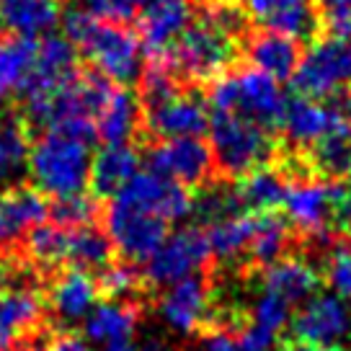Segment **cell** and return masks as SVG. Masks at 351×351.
<instances>
[{
	"mask_svg": "<svg viewBox=\"0 0 351 351\" xmlns=\"http://www.w3.org/2000/svg\"><path fill=\"white\" fill-rule=\"evenodd\" d=\"M49 217V202L42 191L26 186H13L0 194V251H8L26 235L44 225Z\"/></svg>",
	"mask_w": 351,
	"mask_h": 351,
	"instance_id": "2e32d148",
	"label": "cell"
},
{
	"mask_svg": "<svg viewBox=\"0 0 351 351\" xmlns=\"http://www.w3.org/2000/svg\"><path fill=\"white\" fill-rule=\"evenodd\" d=\"M111 199L124 204V207L155 215L165 222H178V219L189 217L191 204H194V197L189 194L186 186H181V184H176V181L155 173V171L137 173L117 197Z\"/></svg>",
	"mask_w": 351,
	"mask_h": 351,
	"instance_id": "9c48e42d",
	"label": "cell"
},
{
	"mask_svg": "<svg viewBox=\"0 0 351 351\" xmlns=\"http://www.w3.org/2000/svg\"><path fill=\"white\" fill-rule=\"evenodd\" d=\"M111 248L114 243L106 232L96 230L93 225L88 228H70V248H67V263L80 271L106 269L111 263Z\"/></svg>",
	"mask_w": 351,
	"mask_h": 351,
	"instance_id": "d6a6232c",
	"label": "cell"
},
{
	"mask_svg": "<svg viewBox=\"0 0 351 351\" xmlns=\"http://www.w3.org/2000/svg\"><path fill=\"white\" fill-rule=\"evenodd\" d=\"M96 215H99V204L96 199L86 194L55 199V204H49V217L62 228H88L93 225Z\"/></svg>",
	"mask_w": 351,
	"mask_h": 351,
	"instance_id": "f35d334b",
	"label": "cell"
},
{
	"mask_svg": "<svg viewBox=\"0 0 351 351\" xmlns=\"http://www.w3.org/2000/svg\"><path fill=\"white\" fill-rule=\"evenodd\" d=\"M140 351H176V349L173 346H168V343H163V341H147Z\"/></svg>",
	"mask_w": 351,
	"mask_h": 351,
	"instance_id": "c3c4849f",
	"label": "cell"
},
{
	"mask_svg": "<svg viewBox=\"0 0 351 351\" xmlns=\"http://www.w3.org/2000/svg\"><path fill=\"white\" fill-rule=\"evenodd\" d=\"M140 165V155L127 143L106 145L93 155L90 163V186L96 197H117L121 189L130 184Z\"/></svg>",
	"mask_w": 351,
	"mask_h": 351,
	"instance_id": "603a6c76",
	"label": "cell"
},
{
	"mask_svg": "<svg viewBox=\"0 0 351 351\" xmlns=\"http://www.w3.org/2000/svg\"><path fill=\"white\" fill-rule=\"evenodd\" d=\"M77 3L90 16L111 23L130 21L140 13V5H143V0H77Z\"/></svg>",
	"mask_w": 351,
	"mask_h": 351,
	"instance_id": "60d3db41",
	"label": "cell"
},
{
	"mask_svg": "<svg viewBox=\"0 0 351 351\" xmlns=\"http://www.w3.org/2000/svg\"><path fill=\"white\" fill-rule=\"evenodd\" d=\"M326 8V13H339V11H351V0H318Z\"/></svg>",
	"mask_w": 351,
	"mask_h": 351,
	"instance_id": "7dc6e473",
	"label": "cell"
},
{
	"mask_svg": "<svg viewBox=\"0 0 351 351\" xmlns=\"http://www.w3.org/2000/svg\"><path fill=\"white\" fill-rule=\"evenodd\" d=\"M145 127L160 143L202 137L209 130V114L204 101L194 99V96H173L160 106L147 109Z\"/></svg>",
	"mask_w": 351,
	"mask_h": 351,
	"instance_id": "e0dca14e",
	"label": "cell"
},
{
	"mask_svg": "<svg viewBox=\"0 0 351 351\" xmlns=\"http://www.w3.org/2000/svg\"><path fill=\"white\" fill-rule=\"evenodd\" d=\"M32 127L19 111L0 114V184H19L21 176L29 173L32 158Z\"/></svg>",
	"mask_w": 351,
	"mask_h": 351,
	"instance_id": "44dd1931",
	"label": "cell"
},
{
	"mask_svg": "<svg viewBox=\"0 0 351 351\" xmlns=\"http://www.w3.org/2000/svg\"><path fill=\"white\" fill-rule=\"evenodd\" d=\"M99 297V282L88 271L70 269L49 289V307L62 323H77L90 315Z\"/></svg>",
	"mask_w": 351,
	"mask_h": 351,
	"instance_id": "7402d4cb",
	"label": "cell"
},
{
	"mask_svg": "<svg viewBox=\"0 0 351 351\" xmlns=\"http://www.w3.org/2000/svg\"><path fill=\"white\" fill-rule=\"evenodd\" d=\"M207 235L209 245H212V256H217L222 261H232L243 253H248V248H251L253 235H256V215L238 212V215L212 225Z\"/></svg>",
	"mask_w": 351,
	"mask_h": 351,
	"instance_id": "4dcf8cb0",
	"label": "cell"
},
{
	"mask_svg": "<svg viewBox=\"0 0 351 351\" xmlns=\"http://www.w3.org/2000/svg\"><path fill=\"white\" fill-rule=\"evenodd\" d=\"M160 318L176 333L191 336L209 326L212 320V292L204 276H191L178 285L168 287L160 297Z\"/></svg>",
	"mask_w": 351,
	"mask_h": 351,
	"instance_id": "4fadbf2b",
	"label": "cell"
},
{
	"mask_svg": "<svg viewBox=\"0 0 351 351\" xmlns=\"http://www.w3.org/2000/svg\"><path fill=\"white\" fill-rule=\"evenodd\" d=\"M140 323V310L130 302H101L90 310L86 318V339L93 343L114 346V343H130L132 333Z\"/></svg>",
	"mask_w": 351,
	"mask_h": 351,
	"instance_id": "4316f807",
	"label": "cell"
},
{
	"mask_svg": "<svg viewBox=\"0 0 351 351\" xmlns=\"http://www.w3.org/2000/svg\"><path fill=\"white\" fill-rule=\"evenodd\" d=\"M333 124L336 117L328 104H320V99H307V96H297L289 101L282 121L287 140L297 147H313L320 137L328 134Z\"/></svg>",
	"mask_w": 351,
	"mask_h": 351,
	"instance_id": "cb8c5ba5",
	"label": "cell"
},
{
	"mask_svg": "<svg viewBox=\"0 0 351 351\" xmlns=\"http://www.w3.org/2000/svg\"><path fill=\"white\" fill-rule=\"evenodd\" d=\"M140 124V101L132 96L127 88H114L109 104L104 106L96 132L106 145L127 143Z\"/></svg>",
	"mask_w": 351,
	"mask_h": 351,
	"instance_id": "f546056e",
	"label": "cell"
},
{
	"mask_svg": "<svg viewBox=\"0 0 351 351\" xmlns=\"http://www.w3.org/2000/svg\"><path fill=\"white\" fill-rule=\"evenodd\" d=\"M106 230L114 248L130 263H143L168 238V222L140 209L124 207L111 199L106 209Z\"/></svg>",
	"mask_w": 351,
	"mask_h": 351,
	"instance_id": "ba28073f",
	"label": "cell"
},
{
	"mask_svg": "<svg viewBox=\"0 0 351 351\" xmlns=\"http://www.w3.org/2000/svg\"><path fill=\"white\" fill-rule=\"evenodd\" d=\"M320 274L315 266H310L305 258H282L263 269V289L285 297L289 305L307 302L318 295Z\"/></svg>",
	"mask_w": 351,
	"mask_h": 351,
	"instance_id": "484cf974",
	"label": "cell"
},
{
	"mask_svg": "<svg viewBox=\"0 0 351 351\" xmlns=\"http://www.w3.org/2000/svg\"><path fill=\"white\" fill-rule=\"evenodd\" d=\"M26 253L32 256V261L42 263V266H60L67 263V248H70V228L62 225H39L26 235Z\"/></svg>",
	"mask_w": 351,
	"mask_h": 351,
	"instance_id": "e575fe53",
	"label": "cell"
},
{
	"mask_svg": "<svg viewBox=\"0 0 351 351\" xmlns=\"http://www.w3.org/2000/svg\"><path fill=\"white\" fill-rule=\"evenodd\" d=\"M287 184L289 181L282 171L263 165L258 171L243 176L235 186V197H238L241 209L251 212V215H266L285 204Z\"/></svg>",
	"mask_w": 351,
	"mask_h": 351,
	"instance_id": "83f0119b",
	"label": "cell"
},
{
	"mask_svg": "<svg viewBox=\"0 0 351 351\" xmlns=\"http://www.w3.org/2000/svg\"><path fill=\"white\" fill-rule=\"evenodd\" d=\"M285 351H346L343 346H320V343H302V341H295L285 346Z\"/></svg>",
	"mask_w": 351,
	"mask_h": 351,
	"instance_id": "bcb514c9",
	"label": "cell"
},
{
	"mask_svg": "<svg viewBox=\"0 0 351 351\" xmlns=\"http://www.w3.org/2000/svg\"><path fill=\"white\" fill-rule=\"evenodd\" d=\"M39 351H90L88 339L75 336V333H60L55 339H44Z\"/></svg>",
	"mask_w": 351,
	"mask_h": 351,
	"instance_id": "7bdbcfd3",
	"label": "cell"
},
{
	"mask_svg": "<svg viewBox=\"0 0 351 351\" xmlns=\"http://www.w3.org/2000/svg\"><path fill=\"white\" fill-rule=\"evenodd\" d=\"M245 57L256 70H261L274 80L295 77L300 67V44L297 39L279 32H261L245 44Z\"/></svg>",
	"mask_w": 351,
	"mask_h": 351,
	"instance_id": "ffe728a7",
	"label": "cell"
},
{
	"mask_svg": "<svg viewBox=\"0 0 351 351\" xmlns=\"http://www.w3.org/2000/svg\"><path fill=\"white\" fill-rule=\"evenodd\" d=\"M287 245H289V225L282 217H276L274 212L256 215V235L248 253L253 263H258L263 269H269L271 263L282 261Z\"/></svg>",
	"mask_w": 351,
	"mask_h": 351,
	"instance_id": "836d02e7",
	"label": "cell"
},
{
	"mask_svg": "<svg viewBox=\"0 0 351 351\" xmlns=\"http://www.w3.org/2000/svg\"><path fill=\"white\" fill-rule=\"evenodd\" d=\"M209 134H212L209 147L215 155V165L219 168V173L232 178H243L258 171L274 155V140L269 137V130L243 119L238 114L215 111L209 121Z\"/></svg>",
	"mask_w": 351,
	"mask_h": 351,
	"instance_id": "277c9868",
	"label": "cell"
},
{
	"mask_svg": "<svg viewBox=\"0 0 351 351\" xmlns=\"http://www.w3.org/2000/svg\"><path fill=\"white\" fill-rule=\"evenodd\" d=\"M39 44L23 36L0 39V99L21 93L36 62Z\"/></svg>",
	"mask_w": 351,
	"mask_h": 351,
	"instance_id": "f1b7e54d",
	"label": "cell"
},
{
	"mask_svg": "<svg viewBox=\"0 0 351 351\" xmlns=\"http://www.w3.org/2000/svg\"><path fill=\"white\" fill-rule=\"evenodd\" d=\"M292 86L307 99H328L333 93L351 90V39H318L300 60Z\"/></svg>",
	"mask_w": 351,
	"mask_h": 351,
	"instance_id": "8992f818",
	"label": "cell"
},
{
	"mask_svg": "<svg viewBox=\"0 0 351 351\" xmlns=\"http://www.w3.org/2000/svg\"><path fill=\"white\" fill-rule=\"evenodd\" d=\"M191 0H143L140 5V34L150 55H163L176 39L191 26Z\"/></svg>",
	"mask_w": 351,
	"mask_h": 351,
	"instance_id": "9a60e30c",
	"label": "cell"
},
{
	"mask_svg": "<svg viewBox=\"0 0 351 351\" xmlns=\"http://www.w3.org/2000/svg\"><path fill=\"white\" fill-rule=\"evenodd\" d=\"M60 21V0H0V26L13 36L36 39Z\"/></svg>",
	"mask_w": 351,
	"mask_h": 351,
	"instance_id": "d4e9b609",
	"label": "cell"
},
{
	"mask_svg": "<svg viewBox=\"0 0 351 351\" xmlns=\"http://www.w3.org/2000/svg\"><path fill=\"white\" fill-rule=\"evenodd\" d=\"M150 165L155 173L171 178L181 186H202L207 184L215 155L204 140L199 137H184V140H165L150 150Z\"/></svg>",
	"mask_w": 351,
	"mask_h": 351,
	"instance_id": "8fae6325",
	"label": "cell"
},
{
	"mask_svg": "<svg viewBox=\"0 0 351 351\" xmlns=\"http://www.w3.org/2000/svg\"><path fill=\"white\" fill-rule=\"evenodd\" d=\"M292 336L302 343L339 346L351 336V305L336 292L310 297L292 318Z\"/></svg>",
	"mask_w": 351,
	"mask_h": 351,
	"instance_id": "30bf717a",
	"label": "cell"
},
{
	"mask_svg": "<svg viewBox=\"0 0 351 351\" xmlns=\"http://www.w3.org/2000/svg\"><path fill=\"white\" fill-rule=\"evenodd\" d=\"M235 42L238 39H232L204 16L176 39L171 47V60L178 75L186 80H215L235 60Z\"/></svg>",
	"mask_w": 351,
	"mask_h": 351,
	"instance_id": "5b68a950",
	"label": "cell"
},
{
	"mask_svg": "<svg viewBox=\"0 0 351 351\" xmlns=\"http://www.w3.org/2000/svg\"><path fill=\"white\" fill-rule=\"evenodd\" d=\"M326 279L336 295L351 300V245H341L330 253L328 266H326Z\"/></svg>",
	"mask_w": 351,
	"mask_h": 351,
	"instance_id": "b9f144b4",
	"label": "cell"
},
{
	"mask_svg": "<svg viewBox=\"0 0 351 351\" xmlns=\"http://www.w3.org/2000/svg\"><path fill=\"white\" fill-rule=\"evenodd\" d=\"M276 336L258 330L248 326V328H212L204 339V351H274Z\"/></svg>",
	"mask_w": 351,
	"mask_h": 351,
	"instance_id": "d590c367",
	"label": "cell"
},
{
	"mask_svg": "<svg viewBox=\"0 0 351 351\" xmlns=\"http://www.w3.org/2000/svg\"><path fill=\"white\" fill-rule=\"evenodd\" d=\"M77 47L70 39L62 36H47L39 44L36 52V62L26 86H23V96L29 99H44L52 96L62 86H67L73 77L77 75Z\"/></svg>",
	"mask_w": 351,
	"mask_h": 351,
	"instance_id": "5bb4252c",
	"label": "cell"
},
{
	"mask_svg": "<svg viewBox=\"0 0 351 351\" xmlns=\"http://www.w3.org/2000/svg\"><path fill=\"white\" fill-rule=\"evenodd\" d=\"M339 186H330L328 181L318 178H295L287 184L285 204L289 222L310 235H323L328 228V219L336 209Z\"/></svg>",
	"mask_w": 351,
	"mask_h": 351,
	"instance_id": "7c38bea8",
	"label": "cell"
},
{
	"mask_svg": "<svg viewBox=\"0 0 351 351\" xmlns=\"http://www.w3.org/2000/svg\"><path fill=\"white\" fill-rule=\"evenodd\" d=\"M248 13L269 32L287 34L297 42L315 39L323 26L310 0H248Z\"/></svg>",
	"mask_w": 351,
	"mask_h": 351,
	"instance_id": "d6986e66",
	"label": "cell"
},
{
	"mask_svg": "<svg viewBox=\"0 0 351 351\" xmlns=\"http://www.w3.org/2000/svg\"><path fill=\"white\" fill-rule=\"evenodd\" d=\"M310 163L315 171L323 176H341L349 173L351 168V124L349 121H339L330 127L326 137H320L313 145L310 153Z\"/></svg>",
	"mask_w": 351,
	"mask_h": 351,
	"instance_id": "1f68e13d",
	"label": "cell"
},
{
	"mask_svg": "<svg viewBox=\"0 0 351 351\" xmlns=\"http://www.w3.org/2000/svg\"><path fill=\"white\" fill-rule=\"evenodd\" d=\"M238 197H235V189L228 186H207L202 194L194 197V204H191V215L202 222V225H217L222 219L238 215Z\"/></svg>",
	"mask_w": 351,
	"mask_h": 351,
	"instance_id": "8d00e7d4",
	"label": "cell"
},
{
	"mask_svg": "<svg viewBox=\"0 0 351 351\" xmlns=\"http://www.w3.org/2000/svg\"><path fill=\"white\" fill-rule=\"evenodd\" d=\"M289 307L292 305L287 302L285 297L263 289V295L256 297V302H253V307H251V326L276 336L279 330H285V326L289 323V318H292V315H289Z\"/></svg>",
	"mask_w": 351,
	"mask_h": 351,
	"instance_id": "74e56055",
	"label": "cell"
},
{
	"mask_svg": "<svg viewBox=\"0 0 351 351\" xmlns=\"http://www.w3.org/2000/svg\"><path fill=\"white\" fill-rule=\"evenodd\" d=\"M99 292L109 300L124 302L127 297H132L140 287V274L132 263H109L106 269H101L99 274Z\"/></svg>",
	"mask_w": 351,
	"mask_h": 351,
	"instance_id": "ab89813d",
	"label": "cell"
},
{
	"mask_svg": "<svg viewBox=\"0 0 351 351\" xmlns=\"http://www.w3.org/2000/svg\"><path fill=\"white\" fill-rule=\"evenodd\" d=\"M65 34L80 52L96 65L104 77L114 83H134L143 75V47L140 39L119 23L101 21L80 5L65 13Z\"/></svg>",
	"mask_w": 351,
	"mask_h": 351,
	"instance_id": "6da1fadb",
	"label": "cell"
},
{
	"mask_svg": "<svg viewBox=\"0 0 351 351\" xmlns=\"http://www.w3.org/2000/svg\"><path fill=\"white\" fill-rule=\"evenodd\" d=\"M235 3H241V0H235Z\"/></svg>",
	"mask_w": 351,
	"mask_h": 351,
	"instance_id": "f907efd6",
	"label": "cell"
},
{
	"mask_svg": "<svg viewBox=\"0 0 351 351\" xmlns=\"http://www.w3.org/2000/svg\"><path fill=\"white\" fill-rule=\"evenodd\" d=\"M90 143L65 132H47L32 147L29 176L36 191L65 199L83 194L90 184Z\"/></svg>",
	"mask_w": 351,
	"mask_h": 351,
	"instance_id": "7a4b0ae2",
	"label": "cell"
},
{
	"mask_svg": "<svg viewBox=\"0 0 351 351\" xmlns=\"http://www.w3.org/2000/svg\"><path fill=\"white\" fill-rule=\"evenodd\" d=\"M212 258L209 235L199 228H184V230L168 235L160 248L147 258L145 279L155 287H173L184 279L199 276L202 269H207Z\"/></svg>",
	"mask_w": 351,
	"mask_h": 351,
	"instance_id": "52a82bcc",
	"label": "cell"
},
{
	"mask_svg": "<svg viewBox=\"0 0 351 351\" xmlns=\"http://www.w3.org/2000/svg\"><path fill=\"white\" fill-rule=\"evenodd\" d=\"M42 313V297L29 287H11L0 292V351H19L34 339Z\"/></svg>",
	"mask_w": 351,
	"mask_h": 351,
	"instance_id": "ac0fdd59",
	"label": "cell"
},
{
	"mask_svg": "<svg viewBox=\"0 0 351 351\" xmlns=\"http://www.w3.org/2000/svg\"><path fill=\"white\" fill-rule=\"evenodd\" d=\"M323 26L328 29V36H339V39H351V11L326 13Z\"/></svg>",
	"mask_w": 351,
	"mask_h": 351,
	"instance_id": "ee69618b",
	"label": "cell"
},
{
	"mask_svg": "<svg viewBox=\"0 0 351 351\" xmlns=\"http://www.w3.org/2000/svg\"><path fill=\"white\" fill-rule=\"evenodd\" d=\"M209 104L222 114H238L263 130L282 127L287 104L279 80L256 67L241 70L235 75H219L209 86Z\"/></svg>",
	"mask_w": 351,
	"mask_h": 351,
	"instance_id": "3957f363",
	"label": "cell"
},
{
	"mask_svg": "<svg viewBox=\"0 0 351 351\" xmlns=\"http://www.w3.org/2000/svg\"><path fill=\"white\" fill-rule=\"evenodd\" d=\"M333 219L339 222V228H343V230H351V189L339 186V197H336Z\"/></svg>",
	"mask_w": 351,
	"mask_h": 351,
	"instance_id": "f6af8a7d",
	"label": "cell"
},
{
	"mask_svg": "<svg viewBox=\"0 0 351 351\" xmlns=\"http://www.w3.org/2000/svg\"><path fill=\"white\" fill-rule=\"evenodd\" d=\"M349 173H351V168H349Z\"/></svg>",
	"mask_w": 351,
	"mask_h": 351,
	"instance_id": "816d5d0a",
	"label": "cell"
},
{
	"mask_svg": "<svg viewBox=\"0 0 351 351\" xmlns=\"http://www.w3.org/2000/svg\"><path fill=\"white\" fill-rule=\"evenodd\" d=\"M104 351H134L132 343H114V346H106Z\"/></svg>",
	"mask_w": 351,
	"mask_h": 351,
	"instance_id": "681fc988",
	"label": "cell"
}]
</instances>
